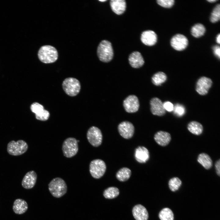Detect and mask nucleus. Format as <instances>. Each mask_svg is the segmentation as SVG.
Listing matches in <instances>:
<instances>
[{
	"instance_id": "nucleus-38",
	"label": "nucleus",
	"mask_w": 220,
	"mask_h": 220,
	"mask_svg": "<svg viewBox=\"0 0 220 220\" xmlns=\"http://www.w3.org/2000/svg\"><path fill=\"white\" fill-rule=\"evenodd\" d=\"M207 1L210 2L212 3L217 1V0H208Z\"/></svg>"
},
{
	"instance_id": "nucleus-35",
	"label": "nucleus",
	"mask_w": 220,
	"mask_h": 220,
	"mask_svg": "<svg viewBox=\"0 0 220 220\" xmlns=\"http://www.w3.org/2000/svg\"><path fill=\"white\" fill-rule=\"evenodd\" d=\"M213 52L215 55L218 59L220 57V48L219 46H215L213 48Z\"/></svg>"
},
{
	"instance_id": "nucleus-14",
	"label": "nucleus",
	"mask_w": 220,
	"mask_h": 220,
	"mask_svg": "<svg viewBox=\"0 0 220 220\" xmlns=\"http://www.w3.org/2000/svg\"><path fill=\"white\" fill-rule=\"evenodd\" d=\"M150 110L152 113L154 115L162 116L165 113V110L163 103L159 98L156 97L152 98L150 102Z\"/></svg>"
},
{
	"instance_id": "nucleus-8",
	"label": "nucleus",
	"mask_w": 220,
	"mask_h": 220,
	"mask_svg": "<svg viewBox=\"0 0 220 220\" xmlns=\"http://www.w3.org/2000/svg\"><path fill=\"white\" fill-rule=\"evenodd\" d=\"M87 138L89 142L93 146L97 147L101 144L102 135L100 130L98 127L92 126L88 130Z\"/></svg>"
},
{
	"instance_id": "nucleus-32",
	"label": "nucleus",
	"mask_w": 220,
	"mask_h": 220,
	"mask_svg": "<svg viewBox=\"0 0 220 220\" xmlns=\"http://www.w3.org/2000/svg\"><path fill=\"white\" fill-rule=\"evenodd\" d=\"M173 111L174 113L179 117L183 116L185 113V109L183 106L178 104L174 107Z\"/></svg>"
},
{
	"instance_id": "nucleus-1",
	"label": "nucleus",
	"mask_w": 220,
	"mask_h": 220,
	"mask_svg": "<svg viewBox=\"0 0 220 220\" xmlns=\"http://www.w3.org/2000/svg\"><path fill=\"white\" fill-rule=\"evenodd\" d=\"M38 55L39 60L46 64L55 62L58 57V53L56 49L50 45L42 46L38 51Z\"/></svg>"
},
{
	"instance_id": "nucleus-33",
	"label": "nucleus",
	"mask_w": 220,
	"mask_h": 220,
	"mask_svg": "<svg viewBox=\"0 0 220 220\" xmlns=\"http://www.w3.org/2000/svg\"><path fill=\"white\" fill-rule=\"evenodd\" d=\"M157 3L161 6L166 8H169L172 7L174 4V0H158Z\"/></svg>"
},
{
	"instance_id": "nucleus-7",
	"label": "nucleus",
	"mask_w": 220,
	"mask_h": 220,
	"mask_svg": "<svg viewBox=\"0 0 220 220\" xmlns=\"http://www.w3.org/2000/svg\"><path fill=\"white\" fill-rule=\"evenodd\" d=\"M106 169L105 162L102 160L97 159L92 161L90 164L89 170L92 177L99 179L105 174Z\"/></svg>"
},
{
	"instance_id": "nucleus-15",
	"label": "nucleus",
	"mask_w": 220,
	"mask_h": 220,
	"mask_svg": "<svg viewBox=\"0 0 220 220\" xmlns=\"http://www.w3.org/2000/svg\"><path fill=\"white\" fill-rule=\"evenodd\" d=\"M37 175L33 170L28 172L24 177L22 181L21 185L23 187L26 189L33 188L36 182Z\"/></svg>"
},
{
	"instance_id": "nucleus-26",
	"label": "nucleus",
	"mask_w": 220,
	"mask_h": 220,
	"mask_svg": "<svg viewBox=\"0 0 220 220\" xmlns=\"http://www.w3.org/2000/svg\"><path fill=\"white\" fill-rule=\"evenodd\" d=\"M167 79V76L164 72H159L153 75L152 78V82L154 85L159 86L164 82Z\"/></svg>"
},
{
	"instance_id": "nucleus-4",
	"label": "nucleus",
	"mask_w": 220,
	"mask_h": 220,
	"mask_svg": "<svg viewBox=\"0 0 220 220\" xmlns=\"http://www.w3.org/2000/svg\"><path fill=\"white\" fill-rule=\"evenodd\" d=\"M63 88L65 93L70 96H75L80 92L81 85L76 78L69 77L65 79L62 83Z\"/></svg>"
},
{
	"instance_id": "nucleus-25",
	"label": "nucleus",
	"mask_w": 220,
	"mask_h": 220,
	"mask_svg": "<svg viewBox=\"0 0 220 220\" xmlns=\"http://www.w3.org/2000/svg\"><path fill=\"white\" fill-rule=\"evenodd\" d=\"M131 174V171L130 169L124 167L121 168L117 171L116 174V177L119 181L123 182L129 179Z\"/></svg>"
},
{
	"instance_id": "nucleus-5",
	"label": "nucleus",
	"mask_w": 220,
	"mask_h": 220,
	"mask_svg": "<svg viewBox=\"0 0 220 220\" xmlns=\"http://www.w3.org/2000/svg\"><path fill=\"white\" fill-rule=\"evenodd\" d=\"M27 143L22 140L16 141H11L7 144V151L9 154L14 156H18L25 153L28 150Z\"/></svg>"
},
{
	"instance_id": "nucleus-36",
	"label": "nucleus",
	"mask_w": 220,
	"mask_h": 220,
	"mask_svg": "<svg viewBox=\"0 0 220 220\" xmlns=\"http://www.w3.org/2000/svg\"><path fill=\"white\" fill-rule=\"evenodd\" d=\"M215 168L217 174L218 176H220V159H219L216 161L215 163Z\"/></svg>"
},
{
	"instance_id": "nucleus-16",
	"label": "nucleus",
	"mask_w": 220,
	"mask_h": 220,
	"mask_svg": "<svg viewBox=\"0 0 220 220\" xmlns=\"http://www.w3.org/2000/svg\"><path fill=\"white\" fill-rule=\"evenodd\" d=\"M154 138L158 145L164 147L169 144L171 140V137L169 133L161 130L156 132L155 134Z\"/></svg>"
},
{
	"instance_id": "nucleus-29",
	"label": "nucleus",
	"mask_w": 220,
	"mask_h": 220,
	"mask_svg": "<svg viewBox=\"0 0 220 220\" xmlns=\"http://www.w3.org/2000/svg\"><path fill=\"white\" fill-rule=\"evenodd\" d=\"M159 217L160 220H174L173 213L168 208H165L161 210L159 214Z\"/></svg>"
},
{
	"instance_id": "nucleus-6",
	"label": "nucleus",
	"mask_w": 220,
	"mask_h": 220,
	"mask_svg": "<svg viewBox=\"0 0 220 220\" xmlns=\"http://www.w3.org/2000/svg\"><path fill=\"white\" fill-rule=\"evenodd\" d=\"M77 140L74 138L70 137L66 139L62 146V150L64 156L67 158L75 156L78 151Z\"/></svg>"
},
{
	"instance_id": "nucleus-20",
	"label": "nucleus",
	"mask_w": 220,
	"mask_h": 220,
	"mask_svg": "<svg viewBox=\"0 0 220 220\" xmlns=\"http://www.w3.org/2000/svg\"><path fill=\"white\" fill-rule=\"evenodd\" d=\"M128 59L130 65L135 68L141 67L144 63L142 56L140 52L138 51L132 53L129 56Z\"/></svg>"
},
{
	"instance_id": "nucleus-37",
	"label": "nucleus",
	"mask_w": 220,
	"mask_h": 220,
	"mask_svg": "<svg viewBox=\"0 0 220 220\" xmlns=\"http://www.w3.org/2000/svg\"><path fill=\"white\" fill-rule=\"evenodd\" d=\"M216 41L218 44L220 43V34H219L216 38Z\"/></svg>"
},
{
	"instance_id": "nucleus-19",
	"label": "nucleus",
	"mask_w": 220,
	"mask_h": 220,
	"mask_svg": "<svg viewBox=\"0 0 220 220\" xmlns=\"http://www.w3.org/2000/svg\"><path fill=\"white\" fill-rule=\"evenodd\" d=\"M132 214L136 220H147L148 212L146 209L141 204L135 205L132 209Z\"/></svg>"
},
{
	"instance_id": "nucleus-34",
	"label": "nucleus",
	"mask_w": 220,
	"mask_h": 220,
	"mask_svg": "<svg viewBox=\"0 0 220 220\" xmlns=\"http://www.w3.org/2000/svg\"><path fill=\"white\" fill-rule=\"evenodd\" d=\"M163 106L165 110L171 112L173 111L174 105L173 104L169 101H166L163 103Z\"/></svg>"
},
{
	"instance_id": "nucleus-10",
	"label": "nucleus",
	"mask_w": 220,
	"mask_h": 220,
	"mask_svg": "<svg viewBox=\"0 0 220 220\" xmlns=\"http://www.w3.org/2000/svg\"><path fill=\"white\" fill-rule=\"evenodd\" d=\"M118 129L120 135L126 139L131 138L134 132V127L130 122L124 121L121 122L118 126Z\"/></svg>"
},
{
	"instance_id": "nucleus-18",
	"label": "nucleus",
	"mask_w": 220,
	"mask_h": 220,
	"mask_svg": "<svg viewBox=\"0 0 220 220\" xmlns=\"http://www.w3.org/2000/svg\"><path fill=\"white\" fill-rule=\"evenodd\" d=\"M141 39L144 44L148 46L154 45L157 41V36L156 33L152 30H147L142 32Z\"/></svg>"
},
{
	"instance_id": "nucleus-12",
	"label": "nucleus",
	"mask_w": 220,
	"mask_h": 220,
	"mask_svg": "<svg viewBox=\"0 0 220 220\" xmlns=\"http://www.w3.org/2000/svg\"><path fill=\"white\" fill-rule=\"evenodd\" d=\"M31 111L35 114L36 118L39 120L45 121L50 117V113L44 109L42 105L37 102L33 103L31 106Z\"/></svg>"
},
{
	"instance_id": "nucleus-9",
	"label": "nucleus",
	"mask_w": 220,
	"mask_h": 220,
	"mask_svg": "<svg viewBox=\"0 0 220 220\" xmlns=\"http://www.w3.org/2000/svg\"><path fill=\"white\" fill-rule=\"evenodd\" d=\"M211 79L209 78L202 76L197 81L196 87V91L200 95L207 94L212 84Z\"/></svg>"
},
{
	"instance_id": "nucleus-22",
	"label": "nucleus",
	"mask_w": 220,
	"mask_h": 220,
	"mask_svg": "<svg viewBox=\"0 0 220 220\" xmlns=\"http://www.w3.org/2000/svg\"><path fill=\"white\" fill-rule=\"evenodd\" d=\"M28 206L27 202L21 199L15 200L13 206L14 212L18 215H21L25 213L27 210Z\"/></svg>"
},
{
	"instance_id": "nucleus-2",
	"label": "nucleus",
	"mask_w": 220,
	"mask_h": 220,
	"mask_svg": "<svg viewBox=\"0 0 220 220\" xmlns=\"http://www.w3.org/2000/svg\"><path fill=\"white\" fill-rule=\"evenodd\" d=\"M48 189L53 197L59 198L66 193L67 186L63 179L57 177L53 178L50 182L48 184Z\"/></svg>"
},
{
	"instance_id": "nucleus-39",
	"label": "nucleus",
	"mask_w": 220,
	"mask_h": 220,
	"mask_svg": "<svg viewBox=\"0 0 220 220\" xmlns=\"http://www.w3.org/2000/svg\"><path fill=\"white\" fill-rule=\"evenodd\" d=\"M99 1H101V2H103L106 1L107 0H99Z\"/></svg>"
},
{
	"instance_id": "nucleus-31",
	"label": "nucleus",
	"mask_w": 220,
	"mask_h": 220,
	"mask_svg": "<svg viewBox=\"0 0 220 220\" xmlns=\"http://www.w3.org/2000/svg\"><path fill=\"white\" fill-rule=\"evenodd\" d=\"M220 19V5H217L213 9L210 17V20L213 23L218 21Z\"/></svg>"
},
{
	"instance_id": "nucleus-27",
	"label": "nucleus",
	"mask_w": 220,
	"mask_h": 220,
	"mask_svg": "<svg viewBox=\"0 0 220 220\" xmlns=\"http://www.w3.org/2000/svg\"><path fill=\"white\" fill-rule=\"evenodd\" d=\"M205 31V28L202 24H197L192 28L191 33L193 36L198 38L203 35Z\"/></svg>"
},
{
	"instance_id": "nucleus-21",
	"label": "nucleus",
	"mask_w": 220,
	"mask_h": 220,
	"mask_svg": "<svg viewBox=\"0 0 220 220\" xmlns=\"http://www.w3.org/2000/svg\"><path fill=\"white\" fill-rule=\"evenodd\" d=\"M110 3L112 10L117 15H121L125 11L126 3L124 0H111Z\"/></svg>"
},
{
	"instance_id": "nucleus-11",
	"label": "nucleus",
	"mask_w": 220,
	"mask_h": 220,
	"mask_svg": "<svg viewBox=\"0 0 220 220\" xmlns=\"http://www.w3.org/2000/svg\"><path fill=\"white\" fill-rule=\"evenodd\" d=\"M188 41L184 35L181 34H177L172 37L170 41L172 47L177 51H182L187 47Z\"/></svg>"
},
{
	"instance_id": "nucleus-3",
	"label": "nucleus",
	"mask_w": 220,
	"mask_h": 220,
	"mask_svg": "<svg viewBox=\"0 0 220 220\" xmlns=\"http://www.w3.org/2000/svg\"><path fill=\"white\" fill-rule=\"evenodd\" d=\"M97 55L99 60L104 62H108L112 59L113 51L111 43L106 40L102 41L97 49Z\"/></svg>"
},
{
	"instance_id": "nucleus-23",
	"label": "nucleus",
	"mask_w": 220,
	"mask_h": 220,
	"mask_svg": "<svg viewBox=\"0 0 220 220\" xmlns=\"http://www.w3.org/2000/svg\"><path fill=\"white\" fill-rule=\"evenodd\" d=\"M197 161L206 170L210 169L212 166L213 161L211 158L206 153L200 154L198 156Z\"/></svg>"
},
{
	"instance_id": "nucleus-28",
	"label": "nucleus",
	"mask_w": 220,
	"mask_h": 220,
	"mask_svg": "<svg viewBox=\"0 0 220 220\" xmlns=\"http://www.w3.org/2000/svg\"><path fill=\"white\" fill-rule=\"evenodd\" d=\"M119 193V190L118 188L115 187H110L104 190L103 195L106 199H112L117 197Z\"/></svg>"
},
{
	"instance_id": "nucleus-13",
	"label": "nucleus",
	"mask_w": 220,
	"mask_h": 220,
	"mask_svg": "<svg viewBox=\"0 0 220 220\" xmlns=\"http://www.w3.org/2000/svg\"><path fill=\"white\" fill-rule=\"evenodd\" d=\"M123 105L127 112H136L138 111L139 107L138 98L135 95H129L124 100Z\"/></svg>"
},
{
	"instance_id": "nucleus-24",
	"label": "nucleus",
	"mask_w": 220,
	"mask_h": 220,
	"mask_svg": "<svg viewBox=\"0 0 220 220\" xmlns=\"http://www.w3.org/2000/svg\"><path fill=\"white\" fill-rule=\"evenodd\" d=\"M187 128L190 133L196 135H201L203 131L202 125L196 121H192L189 123L188 124Z\"/></svg>"
},
{
	"instance_id": "nucleus-17",
	"label": "nucleus",
	"mask_w": 220,
	"mask_h": 220,
	"mask_svg": "<svg viewBox=\"0 0 220 220\" xmlns=\"http://www.w3.org/2000/svg\"><path fill=\"white\" fill-rule=\"evenodd\" d=\"M149 152L146 147L139 146L135 149L134 157L136 160L140 163H145L149 159Z\"/></svg>"
},
{
	"instance_id": "nucleus-30",
	"label": "nucleus",
	"mask_w": 220,
	"mask_h": 220,
	"mask_svg": "<svg viewBox=\"0 0 220 220\" xmlns=\"http://www.w3.org/2000/svg\"><path fill=\"white\" fill-rule=\"evenodd\" d=\"M182 184L180 179L177 177H174L170 178L168 182L169 187L173 192L178 190Z\"/></svg>"
}]
</instances>
